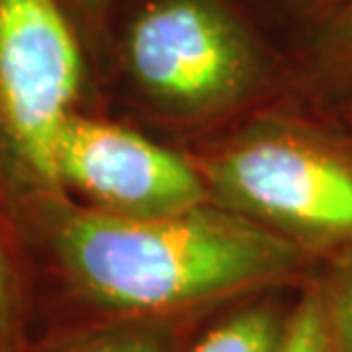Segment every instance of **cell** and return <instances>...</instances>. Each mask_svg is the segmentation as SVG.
Returning <instances> with one entry per match:
<instances>
[{
  "label": "cell",
  "mask_w": 352,
  "mask_h": 352,
  "mask_svg": "<svg viewBox=\"0 0 352 352\" xmlns=\"http://www.w3.org/2000/svg\"><path fill=\"white\" fill-rule=\"evenodd\" d=\"M28 245L44 248L82 295L133 318H153L284 274L298 250L272 231L208 204L126 217L65 192L10 208Z\"/></svg>",
  "instance_id": "6da1fadb"
},
{
  "label": "cell",
  "mask_w": 352,
  "mask_h": 352,
  "mask_svg": "<svg viewBox=\"0 0 352 352\" xmlns=\"http://www.w3.org/2000/svg\"><path fill=\"white\" fill-rule=\"evenodd\" d=\"M89 62L53 0H0V201L62 192L58 129L82 110Z\"/></svg>",
  "instance_id": "7a4b0ae2"
},
{
  "label": "cell",
  "mask_w": 352,
  "mask_h": 352,
  "mask_svg": "<svg viewBox=\"0 0 352 352\" xmlns=\"http://www.w3.org/2000/svg\"><path fill=\"white\" fill-rule=\"evenodd\" d=\"M119 65L144 103L190 117L236 94L250 55L215 0H144L119 34Z\"/></svg>",
  "instance_id": "3957f363"
},
{
  "label": "cell",
  "mask_w": 352,
  "mask_h": 352,
  "mask_svg": "<svg viewBox=\"0 0 352 352\" xmlns=\"http://www.w3.org/2000/svg\"><path fill=\"white\" fill-rule=\"evenodd\" d=\"M53 172L65 195L126 217L183 213L208 199L206 181L186 156L85 110L60 124Z\"/></svg>",
  "instance_id": "277c9868"
},
{
  "label": "cell",
  "mask_w": 352,
  "mask_h": 352,
  "mask_svg": "<svg viewBox=\"0 0 352 352\" xmlns=\"http://www.w3.org/2000/svg\"><path fill=\"white\" fill-rule=\"evenodd\" d=\"M208 190L281 227L352 238V170L291 138H258L201 167Z\"/></svg>",
  "instance_id": "5b68a950"
},
{
  "label": "cell",
  "mask_w": 352,
  "mask_h": 352,
  "mask_svg": "<svg viewBox=\"0 0 352 352\" xmlns=\"http://www.w3.org/2000/svg\"><path fill=\"white\" fill-rule=\"evenodd\" d=\"M28 241L14 213L0 201V352H28Z\"/></svg>",
  "instance_id": "8992f818"
},
{
  "label": "cell",
  "mask_w": 352,
  "mask_h": 352,
  "mask_svg": "<svg viewBox=\"0 0 352 352\" xmlns=\"http://www.w3.org/2000/svg\"><path fill=\"white\" fill-rule=\"evenodd\" d=\"M286 325L267 307H252L210 327L190 352H281Z\"/></svg>",
  "instance_id": "52a82bcc"
},
{
  "label": "cell",
  "mask_w": 352,
  "mask_h": 352,
  "mask_svg": "<svg viewBox=\"0 0 352 352\" xmlns=\"http://www.w3.org/2000/svg\"><path fill=\"white\" fill-rule=\"evenodd\" d=\"M46 352H170V343L151 318H131L60 341Z\"/></svg>",
  "instance_id": "ba28073f"
},
{
  "label": "cell",
  "mask_w": 352,
  "mask_h": 352,
  "mask_svg": "<svg viewBox=\"0 0 352 352\" xmlns=\"http://www.w3.org/2000/svg\"><path fill=\"white\" fill-rule=\"evenodd\" d=\"M329 343L334 352H352V256L318 293Z\"/></svg>",
  "instance_id": "9c48e42d"
},
{
  "label": "cell",
  "mask_w": 352,
  "mask_h": 352,
  "mask_svg": "<svg viewBox=\"0 0 352 352\" xmlns=\"http://www.w3.org/2000/svg\"><path fill=\"white\" fill-rule=\"evenodd\" d=\"M281 352H334L318 295L302 302L293 318L286 322Z\"/></svg>",
  "instance_id": "30bf717a"
},
{
  "label": "cell",
  "mask_w": 352,
  "mask_h": 352,
  "mask_svg": "<svg viewBox=\"0 0 352 352\" xmlns=\"http://www.w3.org/2000/svg\"><path fill=\"white\" fill-rule=\"evenodd\" d=\"M53 3L72 25L89 62V44L94 41V34L101 30L112 0H53Z\"/></svg>",
  "instance_id": "8fae6325"
},
{
  "label": "cell",
  "mask_w": 352,
  "mask_h": 352,
  "mask_svg": "<svg viewBox=\"0 0 352 352\" xmlns=\"http://www.w3.org/2000/svg\"><path fill=\"white\" fill-rule=\"evenodd\" d=\"M334 41L341 48H346V51L352 53V7L341 16L339 28H336V32H334Z\"/></svg>",
  "instance_id": "7c38bea8"
}]
</instances>
